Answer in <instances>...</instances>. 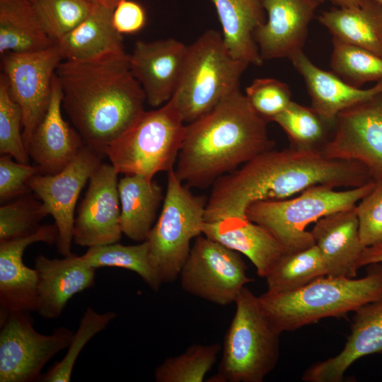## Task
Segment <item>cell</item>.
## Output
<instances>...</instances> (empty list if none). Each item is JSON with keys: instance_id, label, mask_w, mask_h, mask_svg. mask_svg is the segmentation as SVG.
<instances>
[{"instance_id": "obj_33", "label": "cell", "mask_w": 382, "mask_h": 382, "mask_svg": "<svg viewBox=\"0 0 382 382\" xmlns=\"http://www.w3.org/2000/svg\"><path fill=\"white\" fill-rule=\"evenodd\" d=\"M221 349L218 343L196 344L183 353L167 358L155 371L157 382H202Z\"/></svg>"}, {"instance_id": "obj_25", "label": "cell", "mask_w": 382, "mask_h": 382, "mask_svg": "<svg viewBox=\"0 0 382 382\" xmlns=\"http://www.w3.org/2000/svg\"><path fill=\"white\" fill-rule=\"evenodd\" d=\"M113 11L95 4L86 19L56 42L64 60L90 61L125 52L122 35L112 24Z\"/></svg>"}, {"instance_id": "obj_26", "label": "cell", "mask_w": 382, "mask_h": 382, "mask_svg": "<svg viewBox=\"0 0 382 382\" xmlns=\"http://www.w3.org/2000/svg\"><path fill=\"white\" fill-rule=\"evenodd\" d=\"M222 28L224 42L231 54L241 61L262 65L254 39L255 29L265 21L262 0H211Z\"/></svg>"}, {"instance_id": "obj_12", "label": "cell", "mask_w": 382, "mask_h": 382, "mask_svg": "<svg viewBox=\"0 0 382 382\" xmlns=\"http://www.w3.org/2000/svg\"><path fill=\"white\" fill-rule=\"evenodd\" d=\"M62 60L57 44L40 51L1 55L3 74L11 96L22 111L23 137L26 149L47 111L55 72Z\"/></svg>"}, {"instance_id": "obj_19", "label": "cell", "mask_w": 382, "mask_h": 382, "mask_svg": "<svg viewBox=\"0 0 382 382\" xmlns=\"http://www.w3.org/2000/svg\"><path fill=\"white\" fill-rule=\"evenodd\" d=\"M62 93L54 76L49 108L35 128L27 150L40 174L52 175L63 170L85 146L77 130L62 113Z\"/></svg>"}, {"instance_id": "obj_39", "label": "cell", "mask_w": 382, "mask_h": 382, "mask_svg": "<svg viewBox=\"0 0 382 382\" xmlns=\"http://www.w3.org/2000/svg\"><path fill=\"white\" fill-rule=\"evenodd\" d=\"M245 95L253 108L267 122L272 121L292 101L289 86L272 78L255 79L245 88Z\"/></svg>"}, {"instance_id": "obj_3", "label": "cell", "mask_w": 382, "mask_h": 382, "mask_svg": "<svg viewBox=\"0 0 382 382\" xmlns=\"http://www.w3.org/2000/svg\"><path fill=\"white\" fill-rule=\"evenodd\" d=\"M267 122L236 90L211 110L186 124L174 168L190 188H207L259 154L272 149Z\"/></svg>"}, {"instance_id": "obj_29", "label": "cell", "mask_w": 382, "mask_h": 382, "mask_svg": "<svg viewBox=\"0 0 382 382\" xmlns=\"http://www.w3.org/2000/svg\"><path fill=\"white\" fill-rule=\"evenodd\" d=\"M30 0H0V53L32 52L54 45Z\"/></svg>"}, {"instance_id": "obj_45", "label": "cell", "mask_w": 382, "mask_h": 382, "mask_svg": "<svg viewBox=\"0 0 382 382\" xmlns=\"http://www.w3.org/2000/svg\"><path fill=\"white\" fill-rule=\"evenodd\" d=\"M122 1L124 0H98V3L112 9H115V8Z\"/></svg>"}, {"instance_id": "obj_5", "label": "cell", "mask_w": 382, "mask_h": 382, "mask_svg": "<svg viewBox=\"0 0 382 382\" xmlns=\"http://www.w3.org/2000/svg\"><path fill=\"white\" fill-rule=\"evenodd\" d=\"M213 382H262L275 368L280 332L265 314L259 296L245 286L236 301Z\"/></svg>"}, {"instance_id": "obj_31", "label": "cell", "mask_w": 382, "mask_h": 382, "mask_svg": "<svg viewBox=\"0 0 382 382\" xmlns=\"http://www.w3.org/2000/svg\"><path fill=\"white\" fill-rule=\"evenodd\" d=\"M92 267H120L137 273L152 289H159L153 274L146 241L125 245L119 242L88 248L81 255Z\"/></svg>"}, {"instance_id": "obj_38", "label": "cell", "mask_w": 382, "mask_h": 382, "mask_svg": "<svg viewBox=\"0 0 382 382\" xmlns=\"http://www.w3.org/2000/svg\"><path fill=\"white\" fill-rule=\"evenodd\" d=\"M23 114L12 98L7 79L0 76V153L12 156L16 161L29 163V154L23 137Z\"/></svg>"}, {"instance_id": "obj_23", "label": "cell", "mask_w": 382, "mask_h": 382, "mask_svg": "<svg viewBox=\"0 0 382 382\" xmlns=\"http://www.w3.org/2000/svg\"><path fill=\"white\" fill-rule=\"evenodd\" d=\"M289 59L305 81L311 108L329 126H333L342 111L382 93V80L369 88L352 86L333 72L318 67L303 50Z\"/></svg>"}, {"instance_id": "obj_24", "label": "cell", "mask_w": 382, "mask_h": 382, "mask_svg": "<svg viewBox=\"0 0 382 382\" xmlns=\"http://www.w3.org/2000/svg\"><path fill=\"white\" fill-rule=\"evenodd\" d=\"M202 234L246 256L260 277L265 278L286 253L269 231L247 218L229 217L205 221Z\"/></svg>"}, {"instance_id": "obj_13", "label": "cell", "mask_w": 382, "mask_h": 382, "mask_svg": "<svg viewBox=\"0 0 382 382\" xmlns=\"http://www.w3.org/2000/svg\"><path fill=\"white\" fill-rule=\"evenodd\" d=\"M332 137L320 148L327 158L357 162L382 180V93L338 114Z\"/></svg>"}, {"instance_id": "obj_40", "label": "cell", "mask_w": 382, "mask_h": 382, "mask_svg": "<svg viewBox=\"0 0 382 382\" xmlns=\"http://www.w3.org/2000/svg\"><path fill=\"white\" fill-rule=\"evenodd\" d=\"M361 241L365 247L382 243V180L355 206Z\"/></svg>"}, {"instance_id": "obj_4", "label": "cell", "mask_w": 382, "mask_h": 382, "mask_svg": "<svg viewBox=\"0 0 382 382\" xmlns=\"http://www.w3.org/2000/svg\"><path fill=\"white\" fill-rule=\"evenodd\" d=\"M368 266L367 274L359 279L326 275L294 291H267L259 296L261 306L280 333L342 316L382 298V263Z\"/></svg>"}, {"instance_id": "obj_41", "label": "cell", "mask_w": 382, "mask_h": 382, "mask_svg": "<svg viewBox=\"0 0 382 382\" xmlns=\"http://www.w3.org/2000/svg\"><path fill=\"white\" fill-rule=\"evenodd\" d=\"M13 157L3 154L0 158V200L1 202L18 197L30 190L28 182L40 174L37 166L12 160Z\"/></svg>"}, {"instance_id": "obj_14", "label": "cell", "mask_w": 382, "mask_h": 382, "mask_svg": "<svg viewBox=\"0 0 382 382\" xmlns=\"http://www.w3.org/2000/svg\"><path fill=\"white\" fill-rule=\"evenodd\" d=\"M103 156L84 146L63 170L52 175L37 174L28 182L35 196L44 204L58 229V252L71 253L74 214L81 192L102 163Z\"/></svg>"}, {"instance_id": "obj_7", "label": "cell", "mask_w": 382, "mask_h": 382, "mask_svg": "<svg viewBox=\"0 0 382 382\" xmlns=\"http://www.w3.org/2000/svg\"><path fill=\"white\" fill-rule=\"evenodd\" d=\"M186 130L171 98L156 110H144L105 150L118 173L137 174L153 180L160 172L174 169Z\"/></svg>"}, {"instance_id": "obj_30", "label": "cell", "mask_w": 382, "mask_h": 382, "mask_svg": "<svg viewBox=\"0 0 382 382\" xmlns=\"http://www.w3.org/2000/svg\"><path fill=\"white\" fill-rule=\"evenodd\" d=\"M327 275L318 247L286 252L265 277L270 292H288L300 289Z\"/></svg>"}, {"instance_id": "obj_32", "label": "cell", "mask_w": 382, "mask_h": 382, "mask_svg": "<svg viewBox=\"0 0 382 382\" xmlns=\"http://www.w3.org/2000/svg\"><path fill=\"white\" fill-rule=\"evenodd\" d=\"M330 66L333 73L352 86L361 88L382 80V56L332 37Z\"/></svg>"}, {"instance_id": "obj_44", "label": "cell", "mask_w": 382, "mask_h": 382, "mask_svg": "<svg viewBox=\"0 0 382 382\" xmlns=\"http://www.w3.org/2000/svg\"><path fill=\"white\" fill-rule=\"evenodd\" d=\"M318 3H322L325 0H316ZM339 8H357L359 6L364 0H328Z\"/></svg>"}, {"instance_id": "obj_8", "label": "cell", "mask_w": 382, "mask_h": 382, "mask_svg": "<svg viewBox=\"0 0 382 382\" xmlns=\"http://www.w3.org/2000/svg\"><path fill=\"white\" fill-rule=\"evenodd\" d=\"M375 180L338 191L330 185L312 186L297 196L280 200H261L250 204L247 219L269 231L286 252L313 245L311 223L332 213L354 208L374 187Z\"/></svg>"}, {"instance_id": "obj_47", "label": "cell", "mask_w": 382, "mask_h": 382, "mask_svg": "<svg viewBox=\"0 0 382 382\" xmlns=\"http://www.w3.org/2000/svg\"><path fill=\"white\" fill-rule=\"evenodd\" d=\"M376 1L382 5V0H376Z\"/></svg>"}, {"instance_id": "obj_15", "label": "cell", "mask_w": 382, "mask_h": 382, "mask_svg": "<svg viewBox=\"0 0 382 382\" xmlns=\"http://www.w3.org/2000/svg\"><path fill=\"white\" fill-rule=\"evenodd\" d=\"M118 174L111 163H102L91 175L74 220L76 244L90 248L120 241Z\"/></svg>"}, {"instance_id": "obj_43", "label": "cell", "mask_w": 382, "mask_h": 382, "mask_svg": "<svg viewBox=\"0 0 382 382\" xmlns=\"http://www.w3.org/2000/svg\"><path fill=\"white\" fill-rule=\"evenodd\" d=\"M374 263H382V243L366 247L359 262V268Z\"/></svg>"}, {"instance_id": "obj_1", "label": "cell", "mask_w": 382, "mask_h": 382, "mask_svg": "<svg viewBox=\"0 0 382 382\" xmlns=\"http://www.w3.org/2000/svg\"><path fill=\"white\" fill-rule=\"evenodd\" d=\"M373 180L361 164L327 158L320 149H272L213 183L204 219L247 218L248 207L257 201L290 198L318 185L352 188Z\"/></svg>"}, {"instance_id": "obj_46", "label": "cell", "mask_w": 382, "mask_h": 382, "mask_svg": "<svg viewBox=\"0 0 382 382\" xmlns=\"http://www.w3.org/2000/svg\"><path fill=\"white\" fill-rule=\"evenodd\" d=\"M88 1H91L93 4L98 3V0H88Z\"/></svg>"}, {"instance_id": "obj_34", "label": "cell", "mask_w": 382, "mask_h": 382, "mask_svg": "<svg viewBox=\"0 0 382 382\" xmlns=\"http://www.w3.org/2000/svg\"><path fill=\"white\" fill-rule=\"evenodd\" d=\"M272 122L284 130L293 147L320 149V145L323 146L326 142V127L328 125L311 108L293 100Z\"/></svg>"}, {"instance_id": "obj_2", "label": "cell", "mask_w": 382, "mask_h": 382, "mask_svg": "<svg viewBox=\"0 0 382 382\" xmlns=\"http://www.w3.org/2000/svg\"><path fill=\"white\" fill-rule=\"evenodd\" d=\"M56 77L62 106L86 146L102 156L145 110V93L126 52L90 61L62 60Z\"/></svg>"}, {"instance_id": "obj_6", "label": "cell", "mask_w": 382, "mask_h": 382, "mask_svg": "<svg viewBox=\"0 0 382 382\" xmlns=\"http://www.w3.org/2000/svg\"><path fill=\"white\" fill-rule=\"evenodd\" d=\"M248 65L231 54L221 34L214 30L205 31L188 45L182 75L172 96L185 124L239 89L240 79Z\"/></svg>"}, {"instance_id": "obj_21", "label": "cell", "mask_w": 382, "mask_h": 382, "mask_svg": "<svg viewBox=\"0 0 382 382\" xmlns=\"http://www.w3.org/2000/svg\"><path fill=\"white\" fill-rule=\"evenodd\" d=\"M373 354H382V298L356 310L342 350L333 357L312 364L301 378L306 382H341L354 361Z\"/></svg>"}, {"instance_id": "obj_16", "label": "cell", "mask_w": 382, "mask_h": 382, "mask_svg": "<svg viewBox=\"0 0 382 382\" xmlns=\"http://www.w3.org/2000/svg\"><path fill=\"white\" fill-rule=\"evenodd\" d=\"M57 239V226L44 224L31 235L0 242V323L11 313L36 311L37 273L23 263V255L31 244L52 245Z\"/></svg>"}, {"instance_id": "obj_35", "label": "cell", "mask_w": 382, "mask_h": 382, "mask_svg": "<svg viewBox=\"0 0 382 382\" xmlns=\"http://www.w3.org/2000/svg\"><path fill=\"white\" fill-rule=\"evenodd\" d=\"M32 3L42 26L54 42L83 22L95 4L88 0H35Z\"/></svg>"}, {"instance_id": "obj_36", "label": "cell", "mask_w": 382, "mask_h": 382, "mask_svg": "<svg viewBox=\"0 0 382 382\" xmlns=\"http://www.w3.org/2000/svg\"><path fill=\"white\" fill-rule=\"evenodd\" d=\"M116 316L113 311L99 313L88 307L81 318L79 326L74 333L68 350L64 358L56 363L39 380L42 382L70 381L76 359L88 342L96 334L103 330Z\"/></svg>"}, {"instance_id": "obj_18", "label": "cell", "mask_w": 382, "mask_h": 382, "mask_svg": "<svg viewBox=\"0 0 382 382\" xmlns=\"http://www.w3.org/2000/svg\"><path fill=\"white\" fill-rule=\"evenodd\" d=\"M265 21L254 32L262 59L289 57L303 50L308 28L320 4L316 0H262Z\"/></svg>"}, {"instance_id": "obj_37", "label": "cell", "mask_w": 382, "mask_h": 382, "mask_svg": "<svg viewBox=\"0 0 382 382\" xmlns=\"http://www.w3.org/2000/svg\"><path fill=\"white\" fill-rule=\"evenodd\" d=\"M47 215L43 203L26 194L0 207V242L31 235Z\"/></svg>"}, {"instance_id": "obj_28", "label": "cell", "mask_w": 382, "mask_h": 382, "mask_svg": "<svg viewBox=\"0 0 382 382\" xmlns=\"http://www.w3.org/2000/svg\"><path fill=\"white\" fill-rule=\"evenodd\" d=\"M318 19L332 37L382 56V5L376 0H364L357 8H333Z\"/></svg>"}, {"instance_id": "obj_9", "label": "cell", "mask_w": 382, "mask_h": 382, "mask_svg": "<svg viewBox=\"0 0 382 382\" xmlns=\"http://www.w3.org/2000/svg\"><path fill=\"white\" fill-rule=\"evenodd\" d=\"M190 189L174 169L168 172L162 209L146 240L150 266L159 287L179 277L192 240L202 235L207 199Z\"/></svg>"}, {"instance_id": "obj_10", "label": "cell", "mask_w": 382, "mask_h": 382, "mask_svg": "<svg viewBox=\"0 0 382 382\" xmlns=\"http://www.w3.org/2000/svg\"><path fill=\"white\" fill-rule=\"evenodd\" d=\"M246 269L240 253L202 234L195 239L179 277L186 292L226 306L253 281Z\"/></svg>"}, {"instance_id": "obj_17", "label": "cell", "mask_w": 382, "mask_h": 382, "mask_svg": "<svg viewBox=\"0 0 382 382\" xmlns=\"http://www.w3.org/2000/svg\"><path fill=\"white\" fill-rule=\"evenodd\" d=\"M188 46L174 38L137 41L129 54V69L141 85L147 103L158 108L174 94L185 65Z\"/></svg>"}, {"instance_id": "obj_11", "label": "cell", "mask_w": 382, "mask_h": 382, "mask_svg": "<svg viewBox=\"0 0 382 382\" xmlns=\"http://www.w3.org/2000/svg\"><path fill=\"white\" fill-rule=\"evenodd\" d=\"M28 312H13L0 323V382L39 380L45 365L67 348L74 332L64 327L51 335L34 328Z\"/></svg>"}, {"instance_id": "obj_22", "label": "cell", "mask_w": 382, "mask_h": 382, "mask_svg": "<svg viewBox=\"0 0 382 382\" xmlns=\"http://www.w3.org/2000/svg\"><path fill=\"white\" fill-rule=\"evenodd\" d=\"M352 209L323 216L311 231L327 270V276L355 278L366 248L360 238L359 221Z\"/></svg>"}, {"instance_id": "obj_27", "label": "cell", "mask_w": 382, "mask_h": 382, "mask_svg": "<svg viewBox=\"0 0 382 382\" xmlns=\"http://www.w3.org/2000/svg\"><path fill=\"white\" fill-rule=\"evenodd\" d=\"M120 224L129 239L146 241L163 202V189L155 180L141 175H125L118 182Z\"/></svg>"}, {"instance_id": "obj_42", "label": "cell", "mask_w": 382, "mask_h": 382, "mask_svg": "<svg viewBox=\"0 0 382 382\" xmlns=\"http://www.w3.org/2000/svg\"><path fill=\"white\" fill-rule=\"evenodd\" d=\"M112 24L120 34H133L146 24V13L138 3L129 0L121 1L114 9Z\"/></svg>"}, {"instance_id": "obj_20", "label": "cell", "mask_w": 382, "mask_h": 382, "mask_svg": "<svg viewBox=\"0 0 382 382\" xmlns=\"http://www.w3.org/2000/svg\"><path fill=\"white\" fill-rule=\"evenodd\" d=\"M37 273L36 311L44 318L60 316L68 301L76 294L94 285L96 269L82 256L71 253L62 259L40 255L35 260Z\"/></svg>"}, {"instance_id": "obj_48", "label": "cell", "mask_w": 382, "mask_h": 382, "mask_svg": "<svg viewBox=\"0 0 382 382\" xmlns=\"http://www.w3.org/2000/svg\"><path fill=\"white\" fill-rule=\"evenodd\" d=\"M31 2H33L35 0H30Z\"/></svg>"}]
</instances>
